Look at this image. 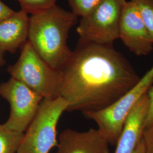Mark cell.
<instances>
[{
	"label": "cell",
	"mask_w": 153,
	"mask_h": 153,
	"mask_svg": "<svg viewBox=\"0 0 153 153\" xmlns=\"http://www.w3.org/2000/svg\"><path fill=\"white\" fill-rule=\"evenodd\" d=\"M61 73L59 97L67 111H98L114 103L141 77L113 45L79 42Z\"/></svg>",
	"instance_id": "6da1fadb"
},
{
	"label": "cell",
	"mask_w": 153,
	"mask_h": 153,
	"mask_svg": "<svg viewBox=\"0 0 153 153\" xmlns=\"http://www.w3.org/2000/svg\"><path fill=\"white\" fill-rule=\"evenodd\" d=\"M78 17L55 5L31 14L27 41L51 68L59 71L71 55L68 46V35Z\"/></svg>",
	"instance_id": "7a4b0ae2"
},
{
	"label": "cell",
	"mask_w": 153,
	"mask_h": 153,
	"mask_svg": "<svg viewBox=\"0 0 153 153\" xmlns=\"http://www.w3.org/2000/svg\"><path fill=\"white\" fill-rule=\"evenodd\" d=\"M18 60L7 68L12 78L22 82L43 99L59 97L61 73L44 61L27 42L22 46Z\"/></svg>",
	"instance_id": "3957f363"
},
{
	"label": "cell",
	"mask_w": 153,
	"mask_h": 153,
	"mask_svg": "<svg viewBox=\"0 0 153 153\" xmlns=\"http://www.w3.org/2000/svg\"><path fill=\"white\" fill-rule=\"evenodd\" d=\"M68 105L61 97L43 99L24 133L16 153H49L58 144L57 127Z\"/></svg>",
	"instance_id": "277c9868"
},
{
	"label": "cell",
	"mask_w": 153,
	"mask_h": 153,
	"mask_svg": "<svg viewBox=\"0 0 153 153\" xmlns=\"http://www.w3.org/2000/svg\"><path fill=\"white\" fill-rule=\"evenodd\" d=\"M153 84V65L140 81L116 102L104 109L83 114L98 126L110 145H116L132 109Z\"/></svg>",
	"instance_id": "5b68a950"
},
{
	"label": "cell",
	"mask_w": 153,
	"mask_h": 153,
	"mask_svg": "<svg viewBox=\"0 0 153 153\" xmlns=\"http://www.w3.org/2000/svg\"><path fill=\"white\" fill-rule=\"evenodd\" d=\"M126 0H102L81 18L76 28L79 42L113 45L119 39V26Z\"/></svg>",
	"instance_id": "8992f818"
},
{
	"label": "cell",
	"mask_w": 153,
	"mask_h": 153,
	"mask_svg": "<svg viewBox=\"0 0 153 153\" xmlns=\"http://www.w3.org/2000/svg\"><path fill=\"white\" fill-rule=\"evenodd\" d=\"M0 96L10 105V115L3 124L11 131L24 133L36 114L43 98L12 77L0 84Z\"/></svg>",
	"instance_id": "52a82bcc"
},
{
	"label": "cell",
	"mask_w": 153,
	"mask_h": 153,
	"mask_svg": "<svg viewBox=\"0 0 153 153\" xmlns=\"http://www.w3.org/2000/svg\"><path fill=\"white\" fill-rule=\"evenodd\" d=\"M119 39L126 47L138 56L149 55L153 43L137 7L125 1L121 15Z\"/></svg>",
	"instance_id": "ba28073f"
},
{
	"label": "cell",
	"mask_w": 153,
	"mask_h": 153,
	"mask_svg": "<svg viewBox=\"0 0 153 153\" xmlns=\"http://www.w3.org/2000/svg\"><path fill=\"white\" fill-rule=\"evenodd\" d=\"M109 145L98 129L84 131L66 129L58 137L56 153H111Z\"/></svg>",
	"instance_id": "9c48e42d"
},
{
	"label": "cell",
	"mask_w": 153,
	"mask_h": 153,
	"mask_svg": "<svg viewBox=\"0 0 153 153\" xmlns=\"http://www.w3.org/2000/svg\"><path fill=\"white\" fill-rule=\"evenodd\" d=\"M29 16L21 9L0 21V66L5 64L6 52L15 53L28 40Z\"/></svg>",
	"instance_id": "30bf717a"
},
{
	"label": "cell",
	"mask_w": 153,
	"mask_h": 153,
	"mask_svg": "<svg viewBox=\"0 0 153 153\" xmlns=\"http://www.w3.org/2000/svg\"><path fill=\"white\" fill-rule=\"evenodd\" d=\"M146 94L128 116L116 142L114 153H134L141 141L148 110Z\"/></svg>",
	"instance_id": "8fae6325"
},
{
	"label": "cell",
	"mask_w": 153,
	"mask_h": 153,
	"mask_svg": "<svg viewBox=\"0 0 153 153\" xmlns=\"http://www.w3.org/2000/svg\"><path fill=\"white\" fill-rule=\"evenodd\" d=\"M23 134L11 131L0 124V153H16Z\"/></svg>",
	"instance_id": "7c38bea8"
},
{
	"label": "cell",
	"mask_w": 153,
	"mask_h": 153,
	"mask_svg": "<svg viewBox=\"0 0 153 153\" xmlns=\"http://www.w3.org/2000/svg\"><path fill=\"white\" fill-rule=\"evenodd\" d=\"M139 11L153 43V0H130Z\"/></svg>",
	"instance_id": "4fadbf2b"
},
{
	"label": "cell",
	"mask_w": 153,
	"mask_h": 153,
	"mask_svg": "<svg viewBox=\"0 0 153 153\" xmlns=\"http://www.w3.org/2000/svg\"><path fill=\"white\" fill-rule=\"evenodd\" d=\"M21 10L33 14L56 5L57 0H17Z\"/></svg>",
	"instance_id": "5bb4252c"
},
{
	"label": "cell",
	"mask_w": 153,
	"mask_h": 153,
	"mask_svg": "<svg viewBox=\"0 0 153 153\" xmlns=\"http://www.w3.org/2000/svg\"><path fill=\"white\" fill-rule=\"evenodd\" d=\"M102 0H69L71 11L81 18L87 16Z\"/></svg>",
	"instance_id": "9a60e30c"
},
{
	"label": "cell",
	"mask_w": 153,
	"mask_h": 153,
	"mask_svg": "<svg viewBox=\"0 0 153 153\" xmlns=\"http://www.w3.org/2000/svg\"><path fill=\"white\" fill-rule=\"evenodd\" d=\"M142 141L144 153H153V124L145 129Z\"/></svg>",
	"instance_id": "2e32d148"
},
{
	"label": "cell",
	"mask_w": 153,
	"mask_h": 153,
	"mask_svg": "<svg viewBox=\"0 0 153 153\" xmlns=\"http://www.w3.org/2000/svg\"><path fill=\"white\" fill-rule=\"evenodd\" d=\"M148 110L146 117L145 129L153 124V84L147 92Z\"/></svg>",
	"instance_id": "e0dca14e"
},
{
	"label": "cell",
	"mask_w": 153,
	"mask_h": 153,
	"mask_svg": "<svg viewBox=\"0 0 153 153\" xmlns=\"http://www.w3.org/2000/svg\"><path fill=\"white\" fill-rule=\"evenodd\" d=\"M14 13L13 10L0 0V21L11 16Z\"/></svg>",
	"instance_id": "ac0fdd59"
},
{
	"label": "cell",
	"mask_w": 153,
	"mask_h": 153,
	"mask_svg": "<svg viewBox=\"0 0 153 153\" xmlns=\"http://www.w3.org/2000/svg\"><path fill=\"white\" fill-rule=\"evenodd\" d=\"M134 153H144V147H143V144L142 140L140 143L139 145L138 146V147Z\"/></svg>",
	"instance_id": "d6986e66"
}]
</instances>
